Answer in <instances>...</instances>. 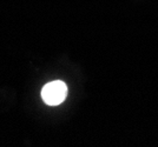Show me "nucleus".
Returning <instances> with one entry per match:
<instances>
[{
    "mask_svg": "<svg viewBox=\"0 0 158 147\" xmlns=\"http://www.w3.org/2000/svg\"><path fill=\"white\" fill-rule=\"evenodd\" d=\"M67 94V86L65 82L56 80L46 84L41 91V98L46 105L57 106L65 100Z\"/></svg>",
    "mask_w": 158,
    "mask_h": 147,
    "instance_id": "f257e3e1",
    "label": "nucleus"
}]
</instances>
